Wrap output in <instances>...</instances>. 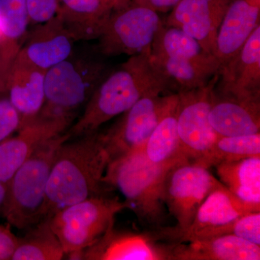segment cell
Returning a JSON list of instances; mask_svg holds the SVG:
<instances>
[{
    "label": "cell",
    "mask_w": 260,
    "mask_h": 260,
    "mask_svg": "<svg viewBox=\"0 0 260 260\" xmlns=\"http://www.w3.org/2000/svg\"><path fill=\"white\" fill-rule=\"evenodd\" d=\"M215 93L240 101L260 102V25L240 51L220 68Z\"/></svg>",
    "instance_id": "obj_11"
},
{
    "label": "cell",
    "mask_w": 260,
    "mask_h": 260,
    "mask_svg": "<svg viewBox=\"0 0 260 260\" xmlns=\"http://www.w3.org/2000/svg\"><path fill=\"white\" fill-rule=\"evenodd\" d=\"M169 244L170 260L260 259V246L234 235Z\"/></svg>",
    "instance_id": "obj_19"
},
{
    "label": "cell",
    "mask_w": 260,
    "mask_h": 260,
    "mask_svg": "<svg viewBox=\"0 0 260 260\" xmlns=\"http://www.w3.org/2000/svg\"><path fill=\"white\" fill-rule=\"evenodd\" d=\"M150 59L167 83L171 93L189 91L205 86L218 74L220 69L218 61L213 55L203 59H182L150 54Z\"/></svg>",
    "instance_id": "obj_21"
},
{
    "label": "cell",
    "mask_w": 260,
    "mask_h": 260,
    "mask_svg": "<svg viewBox=\"0 0 260 260\" xmlns=\"http://www.w3.org/2000/svg\"><path fill=\"white\" fill-rule=\"evenodd\" d=\"M177 93L142 98L107 132L102 133L110 160L143 148L162 116L177 102Z\"/></svg>",
    "instance_id": "obj_9"
},
{
    "label": "cell",
    "mask_w": 260,
    "mask_h": 260,
    "mask_svg": "<svg viewBox=\"0 0 260 260\" xmlns=\"http://www.w3.org/2000/svg\"><path fill=\"white\" fill-rule=\"evenodd\" d=\"M37 25L25 39L17 57L47 71L73 54L76 41L58 14Z\"/></svg>",
    "instance_id": "obj_15"
},
{
    "label": "cell",
    "mask_w": 260,
    "mask_h": 260,
    "mask_svg": "<svg viewBox=\"0 0 260 260\" xmlns=\"http://www.w3.org/2000/svg\"><path fill=\"white\" fill-rule=\"evenodd\" d=\"M30 23L26 0H0V90L21 49Z\"/></svg>",
    "instance_id": "obj_23"
},
{
    "label": "cell",
    "mask_w": 260,
    "mask_h": 260,
    "mask_svg": "<svg viewBox=\"0 0 260 260\" xmlns=\"http://www.w3.org/2000/svg\"><path fill=\"white\" fill-rule=\"evenodd\" d=\"M150 54L174 59H199L213 54L207 52L199 42L177 27L160 25L152 43Z\"/></svg>",
    "instance_id": "obj_27"
},
{
    "label": "cell",
    "mask_w": 260,
    "mask_h": 260,
    "mask_svg": "<svg viewBox=\"0 0 260 260\" xmlns=\"http://www.w3.org/2000/svg\"><path fill=\"white\" fill-rule=\"evenodd\" d=\"M233 0H181L164 24L177 27L213 54L219 25Z\"/></svg>",
    "instance_id": "obj_14"
},
{
    "label": "cell",
    "mask_w": 260,
    "mask_h": 260,
    "mask_svg": "<svg viewBox=\"0 0 260 260\" xmlns=\"http://www.w3.org/2000/svg\"><path fill=\"white\" fill-rule=\"evenodd\" d=\"M18 237L8 226L0 223V260H11L18 244Z\"/></svg>",
    "instance_id": "obj_32"
},
{
    "label": "cell",
    "mask_w": 260,
    "mask_h": 260,
    "mask_svg": "<svg viewBox=\"0 0 260 260\" xmlns=\"http://www.w3.org/2000/svg\"><path fill=\"white\" fill-rule=\"evenodd\" d=\"M21 126V118L6 90H0V143L15 135Z\"/></svg>",
    "instance_id": "obj_30"
},
{
    "label": "cell",
    "mask_w": 260,
    "mask_h": 260,
    "mask_svg": "<svg viewBox=\"0 0 260 260\" xmlns=\"http://www.w3.org/2000/svg\"><path fill=\"white\" fill-rule=\"evenodd\" d=\"M220 181L239 199L260 205V156L223 162L215 167Z\"/></svg>",
    "instance_id": "obj_25"
},
{
    "label": "cell",
    "mask_w": 260,
    "mask_h": 260,
    "mask_svg": "<svg viewBox=\"0 0 260 260\" xmlns=\"http://www.w3.org/2000/svg\"><path fill=\"white\" fill-rule=\"evenodd\" d=\"M248 4L260 8V0H244Z\"/></svg>",
    "instance_id": "obj_35"
},
{
    "label": "cell",
    "mask_w": 260,
    "mask_h": 260,
    "mask_svg": "<svg viewBox=\"0 0 260 260\" xmlns=\"http://www.w3.org/2000/svg\"><path fill=\"white\" fill-rule=\"evenodd\" d=\"M127 209L124 201L104 194L91 197L56 212L49 218L65 255L80 259V253L114 228L116 215Z\"/></svg>",
    "instance_id": "obj_6"
},
{
    "label": "cell",
    "mask_w": 260,
    "mask_h": 260,
    "mask_svg": "<svg viewBox=\"0 0 260 260\" xmlns=\"http://www.w3.org/2000/svg\"><path fill=\"white\" fill-rule=\"evenodd\" d=\"M260 8L244 0H233L219 25L213 55L220 68L237 55L259 25ZM220 70V69H219Z\"/></svg>",
    "instance_id": "obj_17"
},
{
    "label": "cell",
    "mask_w": 260,
    "mask_h": 260,
    "mask_svg": "<svg viewBox=\"0 0 260 260\" xmlns=\"http://www.w3.org/2000/svg\"><path fill=\"white\" fill-rule=\"evenodd\" d=\"M254 156H260V133L242 136L218 137L208 153L193 162L209 169L223 162Z\"/></svg>",
    "instance_id": "obj_28"
},
{
    "label": "cell",
    "mask_w": 260,
    "mask_h": 260,
    "mask_svg": "<svg viewBox=\"0 0 260 260\" xmlns=\"http://www.w3.org/2000/svg\"><path fill=\"white\" fill-rule=\"evenodd\" d=\"M126 3V2H125ZM121 0H59L57 14L75 41L99 38Z\"/></svg>",
    "instance_id": "obj_20"
},
{
    "label": "cell",
    "mask_w": 260,
    "mask_h": 260,
    "mask_svg": "<svg viewBox=\"0 0 260 260\" xmlns=\"http://www.w3.org/2000/svg\"><path fill=\"white\" fill-rule=\"evenodd\" d=\"M177 101L162 116L158 124L145 142L143 150L152 164L172 168L189 161L181 149L177 130Z\"/></svg>",
    "instance_id": "obj_24"
},
{
    "label": "cell",
    "mask_w": 260,
    "mask_h": 260,
    "mask_svg": "<svg viewBox=\"0 0 260 260\" xmlns=\"http://www.w3.org/2000/svg\"><path fill=\"white\" fill-rule=\"evenodd\" d=\"M157 13H167L172 10L181 0H132Z\"/></svg>",
    "instance_id": "obj_33"
},
{
    "label": "cell",
    "mask_w": 260,
    "mask_h": 260,
    "mask_svg": "<svg viewBox=\"0 0 260 260\" xmlns=\"http://www.w3.org/2000/svg\"><path fill=\"white\" fill-rule=\"evenodd\" d=\"M67 132L48 140L34 152L7 183L2 217L10 226L26 231L44 218L48 180Z\"/></svg>",
    "instance_id": "obj_4"
},
{
    "label": "cell",
    "mask_w": 260,
    "mask_h": 260,
    "mask_svg": "<svg viewBox=\"0 0 260 260\" xmlns=\"http://www.w3.org/2000/svg\"><path fill=\"white\" fill-rule=\"evenodd\" d=\"M73 121L39 115L0 143V181L7 184L39 147L68 131Z\"/></svg>",
    "instance_id": "obj_12"
},
{
    "label": "cell",
    "mask_w": 260,
    "mask_h": 260,
    "mask_svg": "<svg viewBox=\"0 0 260 260\" xmlns=\"http://www.w3.org/2000/svg\"><path fill=\"white\" fill-rule=\"evenodd\" d=\"M224 235H234L260 246V211L242 215L232 223L203 228L181 237L177 243L194 242Z\"/></svg>",
    "instance_id": "obj_29"
},
{
    "label": "cell",
    "mask_w": 260,
    "mask_h": 260,
    "mask_svg": "<svg viewBox=\"0 0 260 260\" xmlns=\"http://www.w3.org/2000/svg\"><path fill=\"white\" fill-rule=\"evenodd\" d=\"M162 20L158 13L126 2L113 10L99 38L102 55L130 56L151 51L152 43Z\"/></svg>",
    "instance_id": "obj_8"
},
{
    "label": "cell",
    "mask_w": 260,
    "mask_h": 260,
    "mask_svg": "<svg viewBox=\"0 0 260 260\" xmlns=\"http://www.w3.org/2000/svg\"><path fill=\"white\" fill-rule=\"evenodd\" d=\"M222 185L209 169L194 162H181L172 167L164 179L162 198L177 220V225L162 228L152 236L157 241H167L174 234L186 230L207 196Z\"/></svg>",
    "instance_id": "obj_7"
},
{
    "label": "cell",
    "mask_w": 260,
    "mask_h": 260,
    "mask_svg": "<svg viewBox=\"0 0 260 260\" xmlns=\"http://www.w3.org/2000/svg\"><path fill=\"white\" fill-rule=\"evenodd\" d=\"M218 79V74L205 86L177 93L178 135L181 150L189 161L201 158L218 139L209 121Z\"/></svg>",
    "instance_id": "obj_10"
},
{
    "label": "cell",
    "mask_w": 260,
    "mask_h": 260,
    "mask_svg": "<svg viewBox=\"0 0 260 260\" xmlns=\"http://www.w3.org/2000/svg\"><path fill=\"white\" fill-rule=\"evenodd\" d=\"M109 73L101 59L72 54L46 72L45 102L39 115L74 120Z\"/></svg>",
    "instance_id": "obj_5"
},
{
    "label": "cell",
    "mask_w": 260,
    "mask_h": 260,
    "mask_svg": "<svg viewBox=\"0 0 260 260\" xmlns=\"http://www.w3.org/2000/svg\"><path fill=\"white\" fill-rule=\"evenodd\" d=\"M109 162L110 155L99 131L64 142L51 167L44 219L70 205L103 194Z\"/></svg>",
    "instance_id": "obj_1"
},
{
    "label": "cell",
    "mask_w": 260,
    "mask_h": 260,
    "mask_svg": "<svg viewBox=\"0 0 260 260\" xmlns=\"http://www.w3.org/2000/svg\"><path fill=\"white\" fill-rule=\"evenodd\" d=\"M64 256L49 219L45 218L27 229L23 237L18 238L11 260H59Z\"/></svg>",
    "instance_id": "obj_26"
},
{
    "label": "cell",
    "mask_w": 260,
    "mask_h": 260,
    "mask_svg": "<svg viewBox=\"0 0 260 260\" xmlns=\"http://www.w3.org/2000/svg\"><path fill=\"white\" fill-rule=\"evenodd\" d=\"M172 168L149 161L143 148L113 158L104 177L105 185L115 188L150 234L167 226L162 198V184Z\"/></svg>",
    "instance_id": "obj_3"
},
{
    "label": "cell",
    "mask_w": 260,
    "mask_h": 260,
    "mask_svg": "<svg viewBox=\"0 0 260 260\" xmlns=\"http://www.w3.org/2000/svg\"><path fill=\"white\" fill-rule=\"evenodd\" d=\"M209 121L218 137L259 133L260 102L237 100L214 93Z\"/></svg>",
    "instance_id": "obj_22"
},
{
    "label": "cell",
    "mask_w": 260,
    "mask_h": 260,
    "mask_svg": "<svg viewBox=\"0 0 260 260\" xmlns=\"http://www.w3.org/2000/svg\"><path fill=\"white\" fill-rule=\"evenodd\" d=\"M259 211L260 205L243 201L233 194L226 186L222 185L207 196L198 208L190 225L186 230L169 237L167 242L176 243L181 237L195 231L225 225L245 214Z\"/></svg>",
    "instance_id": "obj_18"
},
{
    "label": "cell",
    "mask_w": 260,
    "mask_h": 260,
    "mask_svg": "<svg viewBox=\"0 0 260 260\" xmlns=\"http://www.w3.org/2000/svg\"><path fill=\"white\" fill-rule=\"evenodd\" d=\"M167 92V83L150 59V51L131 56L108 73L84 107L83 114L67 133L70 139L95 133L142 98Z\"/></svg>",
    "instance_id": "obj_2"
},
{
    "label": "cell",
    "mask_w": 260,
    "mask_h": 260,
    "mask_svg": "<svg viewBox=\"0 0 260 260\" xmlns=\"http://www.w3.org/2000/svg\"><path fill=\"white\" fill-rule=\"evenodd\" d=\"M46 72L18 57L12 64L5 90L21 118L20 128L34 121L44 107Z\"/></svg>",
    "instance_id": "obj_16"
},
{
    "label": "cell",
    "mask_w": 260,
    "mask_h": 260,
    "mask_svg": "<svg viewBox=\"0 0 260 260\" xmlns=\"http://www.w3.org/2000/svg\"><path fill=\"white\" fill-rule=\"evenodd\" d=\"M29 18L32 23H44L57 14L59 0H26Z\"/></svg>",
    "instance_id": "obj_31"
},
{
    "label": "cell",
    "mask_w": 260,
    "mask_h": 260,
    "mask_svg": "<svg viewBox=\"0 0 260 260\" xmlns=\"http://www.w3.org/2000/svg\"><path fill=\"white\" fill-rule=\"evenodd\" d=\"M7 184L0 181V218L2 217V210L4 204L5 195H6Z\"/></svg>",
    "instance_id": "obj_34"
},
{
    "label": "cell",
    "mask_w": 260,
    "mask_h": 260,
    "mask_svg": "<svg viewBox=\"0 0 260 260\" xmlns=\"http://www.w3.org/2000/svg\"><path fill=\"white\" fill-rule=\"evenodd\" d=\"M149 234L116 231L114 228L80 253V259L170 260L169 244H158Z\"/></svg>",
    "instance_id": "obj_13"
},
{
    "label": "cell",
    "mask_w": 260,
    "mask_h": 260,
    "mask_svg": "<svg viewBox=\"0 0 260 260\" xmlns=\"http://www.w3.org/2000/svg\"><path fill=\"white\" fill-rule=\"evenodd\" d=\"M121 1L122 2V3H125V2L129 1V0H121Z\"/></svg>",
    "instance_id": "obj_36"
}]
</instances>
